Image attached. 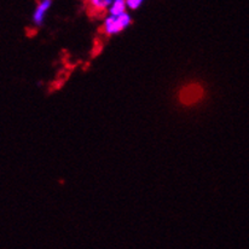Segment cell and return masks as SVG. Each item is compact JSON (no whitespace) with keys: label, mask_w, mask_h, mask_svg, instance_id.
Wrapping results in <instances>:
<instances>
[{"label":"cell","mask_w":249,"mask_h":249,"mask_svg":"<svg viewBox=\"0 0 249 249\" xmlns=\"http://www.w3.org/2000/svg\"><path fill=\"white\" fill-rule=\"evenodd\" d=\"M87 12L91 16L101 17L104 16L110 9L113 0H85Z\"/></svg>","instance_id":"obj_3"},{"label":"cell","mask_w":249,"mask_h":249,"mask_svg":"<svg viewBox=\"0 0 249 249\" xmlns=\"http://www.w3.org/2000/svg\"><path fill=\"white\" fill-rule=\"evenodd\" d=\"M132 23V16L128 14V11L123 12L120 15H110L104 19L103 24V33L108 36H116L124 32V29L128 28Z\"/></svg>","instance_id":"obj_2"},{"label":"cell","mask_w":249,"mask_h":249,"mask_svg":"<svg viewBox=\"0 0 249 249\" xmlns=\"http://www.w3.org/2000/svg\"><path fill=\"white\" fill-rule=\"evenodd\" d=\"M206 89L201 83H188L179 89L178 91V102L183 107H195L197 104L202 103L206 97Z\"/></svg>","instance_id":"obj_1"},{"label":"cell","mask_w":249,"mask_h":249,"mask_svg":"<svg viewBox=\"0 0 249 249\" xmlns=\"http://www.w3.org/2000/svg\"><path fill=\"white\" fill-rule=\"evenodd\" d=\"M126 1H127V7H128V10L136 11V10H138L139 7L143 5L144 0H126Z\"/></svg>","instance_id":"obj_6"},{"label":"cell","mask_w":249,"mask_h":249,"mask_svg":"<svg viewBox=\"0 0 249 249\" xmlns=\"http://www.w3.org/2000/svg\"><path fill=\"white\" fill-rule=\"evenodd\" d=\"M127 10H128V7H127L126 0H113V4H111L110 9H109L108 14L120 15L123 12H126Z\"/></svg>","instance_id":"obj_5"},{"label":"cell","mask_w":249,"mask_h":249,"mask_svg":"<svg viewBox=\"0 0 249 249\" xmlns=\"http://www.w3.org/2000/svg\"><path fill=\"white\" fill-rule=\"evenodd\" d=\"M52 4H53V0H38L36 9H34L33 17H32V21L36 27H41L44 24L45 18L52 7Z\"/></svg>","instance_id":"obj_4"}]
</instances>
